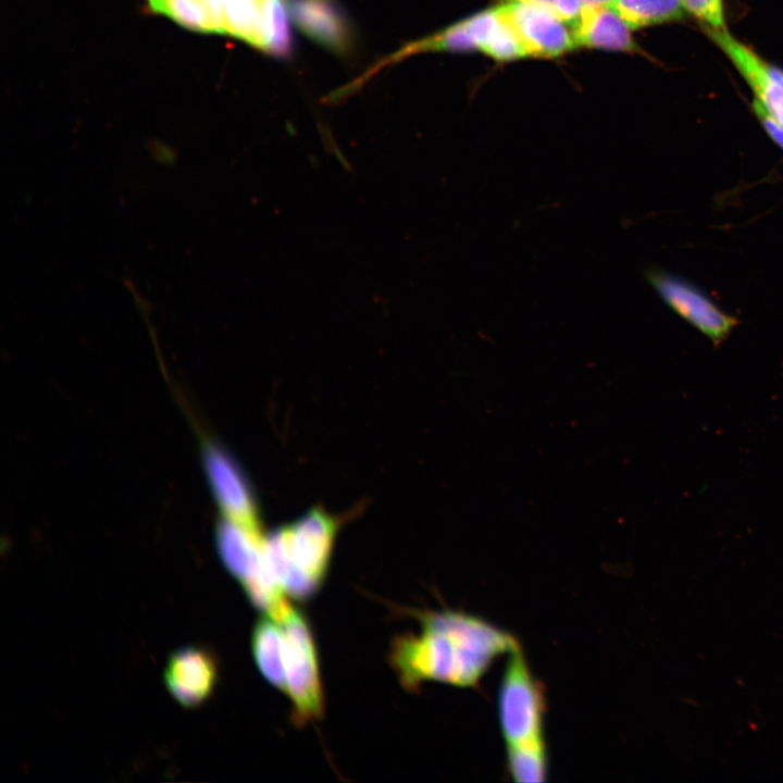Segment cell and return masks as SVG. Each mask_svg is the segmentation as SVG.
<instances>
[{"mask_svg":"<svg viewBox=\"0 0 783 783\" xmlns=\"http://www.w3.org/2000/svg\"><path fill=\"white\" fill-rule=\"evenodd\" d=\"M405 611L419 622L420 631L394 637L388 661L410 692L432 681L476 686L497 658L520 648L511 634L460 610Z\"/></svg>","mask_w":783,"mask_h":783,"instance_id":"6da1fadb","label":"cell"},{"mask_svg":"<svg viewBox=\"0 0 783 783\" xmlns=\"http://www.w3.org/2000/svg\"><path fill=\"white\" fill-rule=\"evenodd\" d=\"M341 523L340 517L318 506L265 534L266 569L289 598L304 601L320 591Z\"/></svg>","mask_w":783,"mask_h":783,"instance_id":"7a4b0ae2","label":"cell"},{"mask_svg":"<svg viewBox=\"0 0 783 783\" xmlns=\"http://www.w3.org/2000/svg\"><path fill=\"white\" fill-rule=\"evenodd\" d=\"M497 713L507 749L546 748L545 697L521 648L508 655L498 689Z\"/></svg>","mask_w":783,"mask_h":783,"instance_id":"3957f363","label":"cell"},{"mask_svg":"<svg viewBox=\"0 0 783 783\" xmlns=\"http://www.w3.org/2000/svg\"><path fill=\"white\" fill-rule=\"evenodd\" d=\"M284 633L286 692L297 726L319 720L324 712V694L319 658L310 623L293 605L279 621Z\"/></svg>","mask_w":783,"mask_h":783,"instance_id":"277c9868","label":"cell"},{"mask_svg":"<svg viewBox=\"0 0 783 783\" xmlns=\"http://www.w3.org/2000/svg\"><path fill=\"white\" fill-rule=\"evenodd\" d=\"M723 52L766 111L783 126V70L759 55L729 29L701 27Z\"/></svg>","mask_w":783,"mask_h":783,"instance_id":"5b68a950","label":"cell"},{"mask_svg":"<svg viewBox=\"0 0 783 783\" xmlns=\"http://www.w3.org/2000/svg\"><path fill=\"white\" fill-rule=\"evenodd\" d=\"M529 57L559 58L576 48L569 26L549 8L533 3H499Z\"/></svg>","mask_w":783,"mask_h":783,"instance_id":"8992f818","label":"cell"},{"mask_svg":"<svg viewBox=\"0 0 783 783\" xmlns=\"http://www.w3.org/2000/svg\"><path fill=\"white\" fill-rule=\"evenodd\" d=\"M646 278L673 311L714 344L721 343L735 326L734 318L685 281L655 269L646 272Z\"/></svg>","mask_w":783,"mask_h":783,"instance_id":"52a82bcc","label":"cell"},{"mask_svg":"<svg viewBox=\"0 0 783 783\" xmlns=\"http://www.w3.org/2000/svg\"><path fill=\"white\" fill-rule=\"evenodd\" d=\"M204 467L223 518L262 530L252 488L235 460L223 449L208 446Z\"/></svg>","mask_w":783,"mask_h":783,"instance_id":"ba28073f","label":"cell"},{"mask_svg":"<svg viewBox=\"0 0 783 783\" xmlns=\"http://www.w3.org/2000/svg\"><path fill=\"white\" fill-rule=\"evenodd\" d=\"M217 672V662L211 652L200 647H185L170 657L164 680L181 705L194 708L212 695Z\"/></svg>","mask_w":783,"mask_h":783,"instance_id":"9c48e42d","label":"cell"},{"mask_svg":"<svg viewBox=\"0 0 783 783\" xmlns=\"http://www.w3.org/2000/svg\"><path fill=\"white\" fill-rule=\"evenodd\" d=\"M290 18L315 42L335 52H347L351 28L345 11L335 0H286Z\"/></svg>","mask_w":783,"mask_h":783,"instance_id":"30bf717a","label":"cell"},{"mask_svg":"<svg viewBox=\"0 0 783 783\" xmlns=\"http://www.w3.org/2000/svg\"><path fill=\"white\" fill-rule=\"evenodd\" d=\"M576 47L642 53L631 27L606 5H586L569 26Z\"/></svg>","mask_w":783,"mask_h":783,"instance_id":"8fae6325","label":"cell"},{"mask_svg":"<svg viewBox=\"0 0 783 783\" xmlns=\"http://www.w3.org/2000/svg\"><path fill=\"white\" fill-rule=\"evenodd\" d=\"M476 50L498 62L529 57L517 33L498 5L468 17Z\"/></svg>","mask_w":783,"mask_h":783,"instance_id":"7c38bea8","label":"cell"},{"mask_svg":"<svg viewBox=\"0 0 783 783\" xmlns=\"http://www.w3.org/2000/svg\"><path fill=\"white\" fill-rule=\"evenodd\" d=\"M251 650L262 676L285 693L284 633L278 620L265 613L260 617L252 630Z\"/></svg>","mask_w":783,"mask_h":783,"instance_id":"4fadbf2b","label":"cell"},{"mask_svg":"<svg viewBox=\"0 0 783 783\" xmlns=\"http://www.w3.org/2000/svg\"><path fill=\"white\" fill-rule=\"evenodd\" d=\"M610 7L633 30L678 22L685 15L682 0H614Z\"/></svg>","mask_w":783,"mask_h":783,"instance_id":"5bb4252c","label":"cell"},{"mask_svg":"<svg viewBox=\"0 0 783 783\" xmlns=\"http://www.w3.org/2000/svg\"><path fill=\"white\" fill-rule=\"evenodd\" d=\"M264 0H223L225 33L263 50Z\"/></svg>","mask_w":783,"mask_h":783,"instance_id":"9a60e30c","label":"cell"},{"mask_svg":"<svg viewBox=\"0 0 783 783\" xmlns=\"http://www.w3.org/2000/svg\"><path fill=\"white\" fill-rule=\"evenodd\" d=\"M160 14H165L190 30L225 34L222 16L208 0H163Z\"/></svg>","mask_w":783,"mask_h":783,"instance_id":"2e32d148","label":"cell"},{"mask_svg":"<svg viewBox=\"0 0 783 783\" xmlns=\"http://www.w3.org/2000/svg\"><path fill=\"white\" fill-rule=\"evenodd\" d=\"M286 0H264L262 29L263 51L276 57H287L291 51V33Z\"/></svg>","mask_w":783,"mask_h":783,"instance_id":"e0dca14e","label":"cell"},{"mask_svg":"<svg viewBox=\"0 0 783 783\" xmlns=\"http://www.w3.org/2000/svg\"><path fill=\"white\" fill-rule=\"evenodd\" d=\"M507 765L515 782H544L548 770L547 750L546 748L507 749Z\"/></svg>","mask_w":783,"mask_h":783,"instance_id":"ac0fdd59","label":"cell"},{"mask_svg":"<svg viewBox=\"0 0 783 783\" xmlns=\"http://www.w3.org/2000/svg\"><path fill=\"white\" fill-rule=\"evenodd\" d=\"M685 13L697 20L700 27L726 29L723 0H682Z\"/></svg>","mask_w":783,"mask_h":783,"instance_id":"d6986e66","label":"cell"},{"mask_svg":"<svg viewBox=\"0 0 783 783\" xmlns=\"http://www.w3.org/2000/svg\"><path fill=\"white\" fill-rule=\"evenodd\" d=\"M751 109L772 140L783 149V126L754 98Z\"/></svg>","mask_w":783,"mask_h":783,"instance_id":"ffe728a7","label":"cell"},{"mask_svg":"<svg viewBox=\"0 0 783 783\" xmlns=\"http://www.w3.org/2000/svg\"><path fill=\"white\" fill-rule=\"evenodd\" d=\"M499 3H533L545 5L549 9L554 5L557 0H497Z\"/></svg>","mask_w":783,"mask_h":783,"instance_id":"44dd1931","label":"cell"},{"mask_svg":"<svg viewBox=\"0 0 783 783\" xmlns=\"http://www.w3.org/2000/svg\"><path fill=\"white\" fill-rule=\"evenodd\" d=\"M334 154L336 156L337 160L340 162L343 169L347 172L352 173V166L350 165L349 161L345 158V156L341 153L338 148L335 149Z\"/></svg>","mask_w":783,"mask_h":783,"instance_id":"7402d4cb","label":"cell"},{"mask_svg":"<svg viewBox=\"0 0 783 783\" xmlns=\"http://www.w3.org/2000/svg\"><path fill=\"white\" fill-rule=\"evenodd\" d=\"M583 7L586 5H606L610 7L614 0H580Z\"/></svg>","mask_w":783,"mask_h":783,"instance_id":"603a6c76","label":"cell"},{"mask_svg":"<svg viewBox=\"0 0 783 783\" xmlns=\"http://www.w3.org/2000/svg\"><path fill=\"white\" fill-rule=\"evenodd\" d=\"M149 9L154 13H160L163 4V0H147Z\"/></svg>","mask_w":783,"mask_h":783,"instance_id":"cb8c5ba5","label":"cell"}]
</instances>
